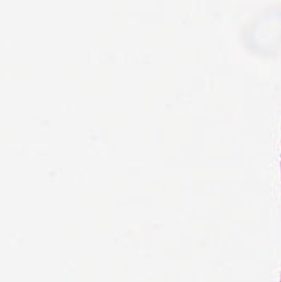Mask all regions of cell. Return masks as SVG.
Here are the masks:
<instances>
[]
</instances>
